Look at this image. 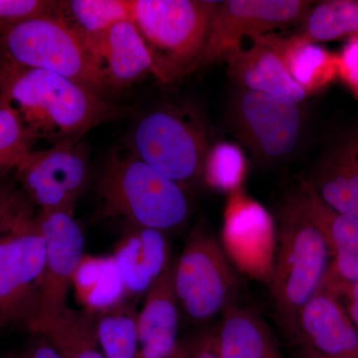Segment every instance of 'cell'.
<instances>
[{
  "label": "cell",
  "instance_id": "1",
  "mask_svg": "<svg viewBox=\"0 0 358 358\" xmlns=\"http://www.w3.org/2000/svg\"><path fill=\"white\" fill-rule=\"evenodd\" d=\"M0 96L17 115L32 143L82 138L92 129L131 115L126 106L68 79L0 57Z\"/></svg>",
  "mask_w": 358,
  "mask_h": 358
},
{
  "label": "cell",
  "instance_id": "2",
  "mask_svg": "<svg viewBox=\"0 0 358 358\" xmlns=\"http://www.w3.org/2000/svg\"><path fill=\"white\" fill-rule=\"evenodd\" d=\"M99 193L103 216L124 219L134 227L178 229L192 212L183 185L157 173L129 148L106 159Z\"/></svg>",
  "mask_w": 358,
  "mask_h": 358
},
{
  "label": "cell",
  "instance_id": "3",
  "mask_svg": "<svg viewBox=\"0 0 358 358\" xmlns=\"http://www.w3.org/2000/svg\"><path fill=\"white\" fill-rule=\"evenodd\" d=\"M329 260L324 237L289 195L280 209L274 261L268 278L275 312L289 336L296 338L299 313L319 291Z\"/></svg>",
  "mask_w": 358,
  "mask_h": 358
},
{
  "label": "cell",
  "instance_id": "4",
  "mask_svg": "<svg viewBox=\"0 0 358 358\" xmlns=\"http://www.w3.org/2000/svg\"><path fill=\"white\" fill-rule=\"evenodd\" d=\"M44 270L38 213L20 193L0 225V329H28L38 313Z\"/></svg>",
  "mask_w": 358,
  "mask_h": 358
},
{
  "label": "cell",
  "instance_id": "5",
  "mask_svg": "<svg viewBox=\"0 0 358 358\" xmlns=\"http://www.w3.org/2000/svg\"><path fill=\"white\" fill-rule=\"evenodd\" d=\"M218 1L131 0V22L147 45L155 77L169 83L194 69Z\"/></svg>",
  "mask_w": 358,
  "mask_h": 358
},
{
  "label": "cell",
  "instance_id": "6",
  "mask_svg": "<svg viewBox=\"0 0 358 358\" xmlns=\"http://www.w3.org/2000/svg\"><path fill=\"white\" fill-rule=\"evenodd\" d=\"M0 57L61 75L96 95L110 91L83 35L51 13L0 27Z\"/></svg>",
  "mask_w": 358,
  "mask_h": 358
},
{
  "label": "cell",
  "instance_id": "7",
  "mask_svg": "<svg viewBox=\"0 0 358 358\" xmlns=\"http://www.w3.org/2000/svg\"><path fill=\"white\" fill-rule=\"evenodd\" d=\"M210 148L199 115L179 107L162 108L145 115L129 143L138 159L181 185L201 178Z\"/></svg>",
  "mask_w": 358,
  "mask_h": 358
},
{
  "label": "cell",
  "instance_id": "8",
  "mask_svg": "<svg viewBox=\"0 0 358 358\" xmlns=\"http://www.w3.org/2000/svg\"><path fill=\"white\" fill-rule=\"evenodd\" d=\"M174 289L179 308L193 322H204L233 305L238 277L222 245L195 228L174 261Z\"/></svg>",
  "mask_w": 358,
  "mask_h": 358
},
{
  "label": "cell",
  "instance_id": "9",
  "mask_svg": "<svg viewBox=\"0 0 358 358\" xmlns=\"http://www.w3.org/2000/svg\"><path fill=\"white\" fill-rule=\"evenodd\" d=\"M231 131L261 164L294 154L303 131L300 103L238 88L227 114Z\"/></svg>",
  "mask_w": 358,
  "mask_h": 358
},
{
  "label": "cell",
  "instance_id": "10",
  "mask_svg": "<svg viewBox=\"0 0 358 358\" xmlns=\"http://www.w3.org/2000/svg\"><path fill=\"white\" fill-rule=\"evenodd\" d=\"M27 199L40 212L73 213L89 178V154L82 138L54 143L26 155L15 169Z\"/></svg>",
  "mask_w": 358,
  "mask_h": 358
},
{
  "label": "cell",
  "instance_id": "11",
  "mask_svg": "<svg viewBox=\"0 0 358 358\" xmlns=\"http://www.w3.org/2000/svg\"><path fill=\"white\" fill-rule=\"evenodd\" d=\"M310 9V2L305 0L218 1L206 44L194 69L227 59L241 50L245 37L255 40L275 28L303 20Z\"/></svg>",
  "mask_w": 358,
  "mask_h": 358
},
{
  "label": "cell",
  "instance_id": "12",
  "mask_svg": "<svg viewBox=\"0 0 358 358\" xmlns=\"http://www.w3.org/2000/svg\"><path fill=\"white\" fill-rule=\"evenodd\" d=\"M38 218L45 241V270L38 313L31 324L69 308L68 294L84 259L83 231L73 213L39 211Z\"/></svg>",
  "mask_w": 358,
  "mask_h": 358
},
{
  "label": "cell",
  "instance_id": "13",
  "mask_svg": "<svg viewBox=\"0 0 358 358\" xmlns=\"http://www.w3.org/2000/svg\"><path fill=\"white\" fill-rule=\"evenodd\" d=\"M275 235L270 213L239 188L231 192L224 213L223 249L231 262L268 279L274 261Z\"/></svg>",
  "mask_w": 358,
  "mask_h": 358
},
{
  "label": "cell",
  "instance_id": "14",
  "mask_svg": "<svg viewBox=\"0 0 358 358\" xmlns=\"http://www.w3.org/2000/svg\"><path fill=\"white\" fill-rule=\"evenodd\" d=\"M83 37L110 90L129 88L148 75L155 76L150 51L131 21Z\"/></svg>",
  "mask_w": 358,
  "mask_h": 358
},
{
  "label": "cell",
  "instance_id": "15",
  "mask_svg": "<svg viewBox=\"0 0 358 358\" xmlns=\"http://www.w3.org/2000/svg\"><path fill=\"white\" fill-rule=\"evenodd\" d=\"M296 338L326 358H358V329L345 306L320 289L301 308Z\"/></svg>",
  "mask_w": 358,
  "mask_h": 358
},
{
  "label": "cell",
  "instance_id": "16",
  "mask_svg": "<svg viewBox=\"0 0 358 358\" xmlns=\"http://www.w3.org/2000/svg\"><path fill=\"white\" fill-rule=\"evenodd\" d=\"M174 261L147 292L138 313L136 358H173L178 343L179 303L173 282Z\"/></svg>",
  "mask_w": 358,
  "mask_h": 358
},
{
  "label": "cell",
  "instance_id": "17",
  "mask_svg": "<svg viewBox=\"0 0 358 358\" xmlns=\"http://www.w3.org/2000/svg\"><path fill=\"white\" fill-rule=\"evenodd\" d=\"M228 76L238 88L267 94L301 103L308 94L292 78L281 57L262 38L254 40L227 59Z\"/></svg>",
  "mask_w": 358,
  "mask_h": 358
},
{
  "label": "cell",
  "instance_id": "18",
  "mask_svg": "<svg viewBox=\"0 0 358 358\" xmlns=\"http://www.w3.org/2000/svg\"><path fill=\"white\" fill-rule=\"evenodd\" d=\"M308 180L331 208L358 219V129L320 157Z\"/></svg>",
  "mask_w": 358,
  "mask_h": 358
},
{
  "label": "cell",
  "instance_id": "19",
  "mask_svg": "<svg viewBox=\"0 0 358 358\" xmlns=\"http://www.w3.org/2000/svg\"><path fill=\"white\" fill-rule=\"evenodd\" d=\"M113 258L126 292L134 294H147L173 261L164 232L134 226L120 240Z\"/></svg>",
  "mask_w": 358,
  "mask_h": 358
},
{
  "label": "cell",
  "instance_id": "20",
  "mask_svg": "<svg viewBox=\"0 0 358 358\" xmlns=\"http://www.w3.org/2000/svg\"><path fill=\"white\" fill-rule=\"evenodd\" d=\"M98 313L67 308L35 320L28 331L47 341L60 358H106L96 334Z\"/></svg>",
  "mask_w": 358,
  "mask_h": 358
},
{
  "label": "cell",
  "instance_id": "21",
  "mask_svg": "<svg viewBox=\"0 0 358 358\" xmlns=\"http://www.w3.org/2000/svg\"><path fill=\"white\" fill-rule=\"evenodd\" d=\"M281 57L292 78L307 94L315 93L338 76V55L298 34L291 37L261 36Z\"/></svg>",
  "mask_w": 358,
  "mask_h": 358
},
{
  "label": "cell",
  "instance_id": "22",
  "mask_svg": "<svg viewBox=\"0 0 358 358\" xmlns=\"http://www.w3.org/2000/svg\"><path fill=\"white\" fill-rule=\"evenodd\" d=\"M215 341L220 358H282L262 320L235 305L223 313Z\"/></svg>",
  "mask_w": 358,
  "mask_h": 358
},
{
  "label": "cell",
  "instance_id": "23",
  "mask_svg": "<svg viewBox=\"0 0 358 358\" xmlns=\"http://www.w3.org/2000/svg\"><path fill=\"white\" fill-rule=\"evenodd\" d=\"M292 199L320 231L331 256L357 254L358 219L334 210L313 189L308 179H301Z\"/></svg>",
  "mask_w": 358,
  "mask_h": 358
},
{
  "label": "cell",
  "instance_id": "24",
  "mask_svg": "<svg viewBox=\"0 0 358 358\" xmlns=\"http://www.w3.org/2000/svg\"><path fill=\"white\" fill-rule=\"evenodd\" d=\"M51 14L81 34H98L131 20V0L55 1Z\"/></svg>",
  "mask_w": 358,
  "mask_h": 358
},
{
  "label": "cell",
  "instance_id": "25",
  "mask_svg": "<svg viewBox=\"0 0 358 358\" xmlns=\"http://www.w3.org/2000/svg\"><path fill=\"white\" fill-rule=\"evenodd\" d=\"M299 36L310 43L358 37V1L331 0L310 9Z\"/></svg>",
  "mask_w": 358,
  "mask_h": 358
},
{
  "label": "cell",
  "instance_id": "26",
  "mask_svg": "<svg viewBox=\"0 0 358 358\" xmlns=\"http://www.w3.org/2000/svg\"><path fill=\"white\" fill-rule=\"evenodd\" d=\"M96 334L106 358H136L140 348L138 312L121 303L98 313Z\"/></svg>",
  "mask_w": 358,
  "mask_h": 358
},
{
  "label": "cell",
  "instance_id": "27",
  "mask_svg": "<svg viewBox=\"0 0 358 358\" xmlns=\"http://www.w3.org/2000/svg\"><path fill=\"white\" fill-rule=\"evenodd\" d=\"M74 284L78 293L88 306L87 310L99 313L121 303L126 292L114 258L86 262L83 259Z\"/></svg>",
  "mask_w": 358,
  "mask_h": 358
},
{
  "label": "cell",
  "instance_id": "28",
  "mask_svg": "<svg viewBox=\"0 0 358 358\" xmlns=\"http://www.w3.org/2000/svg\"><path fill=\"white\" fill-rule=\"evenodd\" d=\"M246 173L247 160L241 148L219 143L209 150L202 176L210 187L233 192L241 188Z\"/></svg>",
  "mask_w": 358,
  "mask_h": 358
},
{
  "label": "cell",
  "instance_id": "29",
  "mask_svg": "<svg viewBox=\"0 0 358 358\" xmlns=\"http://www.w3.org/2000/svg\"><path fill=\"white\" fill-rule=\"evenodd\" d=\"M32 143L17 115L0 96V178L17 169Z\"/></svg>",
  "mask_w": 358,
  "mask_h": 358
},
{
  "label": "cell",
  "instance_id": "30",
  "mask_svg": "<svg viewBox=\"0 0 358 358\" xmlns=\"http://www.w3.org/2000/svg\"><path fill=\"white\" fill-rule=\"evenodd\" d=\"M358 282L357 254H336L331 256L329 268L320 289H331Z\"/></svg>",
  "mask_w": 358,
  "mask_h": 358
},
{
  "label": "cell",
  "instance_id": "31",
  "mask_svg": "<svg viewBox=\"0 0 358 358\" xmlns=\"http://www.w3.org/2000/svg\"><path fill=\"white\" fill-rule=\"evenodd\" d=\"M54 3L46 0H0V27L50 13Z\"/></svg>",
  "mask_w": 358,
  "mask_h": 358
},
{
  "label": "cell",
  "instance_id": "32",
  "mask_svg": "<svg viewBox=\"0 0 358 358\" xmlns=\"http://www.w3.org/2000/svg\"><path fill=\"white\" fill-rule=\"evenodd\" d=\"M338 76L358 96V37L350 38L338 55Z\"/></svg>",
  "mask_w": 358,
  "mask_h": 358
},
{
  "label": "cell",
  "instance_id": "33",
  "mask_svg": "<svg viewBox=\"0 0 358 358\" xmlns=\"http://www.w3.org/2000/svg\"><path fill=\"white\" fill-rule=\"evenodd\" d=\"M327 292L334 294L345 306L350 319L358 329V282L348 285V286L338 287L331 289H326Z\"/></svg>",
  "mask_w": 358,
  "mask_h": 358
},
{
  "label": "cell",
  "instance_id": "34",
  "mask_svg": "<svg viewBox=\"0 0 358 358\" xmlns=\"http://www.w3.org/2000/svg\"><path fill=\"white\" fill-rule=\"evenodd\" d=\"M20 192L11 183L0 182V225L6 218V214L10 210Z\"/></svg>",
  "mask_w": 358,
  "mask_h": 358
},
{
  "label": "cell",
  "instance_id": "35",
  "mask_svg": "<svg viewBox=\"0 0 358 358\" xmlns=\"http://www.w3.org/2000/svg\"><path fill=\"white\" fill-rule=\"evenodd\" d=\"M37 341L25 353L24 358H60L58 353L45 339L36 336Z\"/></svg>",
  "mask_w": 358,
  "mask_h": 358
},
{
  "label": "cell",
  "instance_id": "36",
  "mask_svg": "<svg viewBox=\"0 0 358 358\" xmlns=\"http://www.w3.org/2000/svg\"><path fill=\"white\" fill-rule=\"evenodd\" d=\"M192 358H220L216 348L215 334L204 338Z\"/></svg>",
  "mask_w": 358,
  "mask_h": 358
},
{
  "label": "cell",
  "instance_id": "37",
  "mask_svg": "<svg viewBox=\"0 0 358 358\" xmlns=\"http://www.w3.org/2000/svg\"><path fill=\"white\" fill-rule=\"evenodd\" d=\"M294 358H326L320 355V353L315 352L312 348L307 345H301L298 350L294 352Z\"/></svg>",
  "mask_w": 358,
  "mask_h": 358
},
{
  "label": "cell",
  "instance_id": "38",
  "mask_svg": "<svg viewBox=\"0 0 358 358\" xmlns=\"http://www.w3.org/2000/svg\"><path fill=\"white\" fill-rule=\"evenodd\" d=\"M173 358H189V357H188L187 352H185V348L181 346L180 350L176 352V355H174Z\"/></svg>",
  "mask_w": 358,
  "mask_h": 358
}]
</instances>
